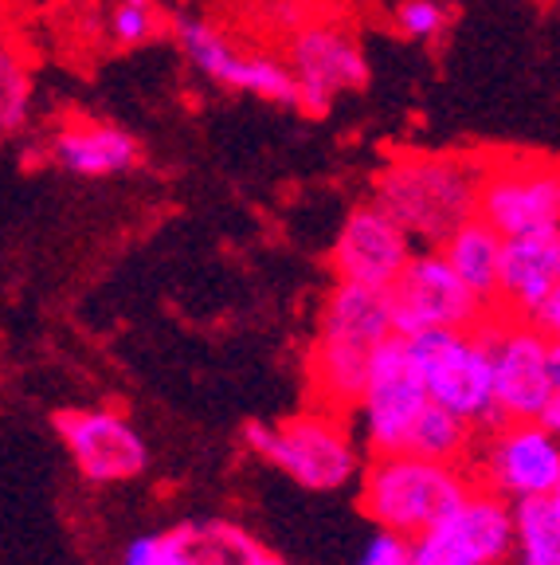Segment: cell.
Returning <instances> with one entry per match:
<instances>
[{
	"mask_svg": "<svg viewBox=\"0 0 560 565\" xmlns=\"http://www.w3.org/2000/svg\"><path fill=\"white\" fill-rule=\"evenodd\" d=\"M478 185L482 153L408 150L380 166L368 201L416 247H439L451 232L474 221Z\"/></svg>",
	"mask_w": 560,
	"mask_h": 565,
	"instance_id": "obj_1",
	"label": "cell"
},
{
	"mask_svg": "<svg viewBox=\"0 0 560 565\" xmlns=\"http://www.w3.org/2000/svg\"><path fill=\"white\" fill-rule=\"evenodd\" d=\"M388 338H396V327L385 291L333 282L306 353L310 405L349 416L368 377V365Z\"/></svg>",
	"mask_w": 560,
	"mask_h": 565,
	"instance_id": "obj_2",
	"label": "cell"
},
{
	"mask_svg": "<svg viewBox=\"0 0 560 565\" xmlns=\"http://www.w3.org/2000/svg\"><path fill=\"white\" fill-rule=\"evenodd\" d=\"M474 334L491 358V388L498 420H537L560 433V342L521 318L498 310L482 318Z\"/></svg>",
	"mask_w": 560,
	"mask_h": 565,
	"instance_id": "obj_3",
	"label": "cell"
},
{
	"mask_svg": "<svg viewBox=\"0 0 560 565\" xmlns=\"http://www.w3.org/2000/svg\"><path fill=\"white\" fill-rule=\"evenodd\" d=\"M360 511L377 530L416 539L463 503L474 479L459 463H439L412 451H388L365 459L360 468Z\"/></svg>",
	"mask_w": 560,
	"mask_h": 565,
	"instance_id": "obj_4",
	"label": "cell"
},
{
	"mask_svg": "<svg viewBox=\"0 0 560 565\" xmlns=\"http://www.w3.org/2000/svg\"><path fill=\"white\" fill-rule=\"evenodd\" d=\"M247 448L306 491H345L360 479L365 444L349 416L302 408L279 424H247Z\"/></svg>",
	"mask_w": 560,
	"mask_h": 565,
	"instance_id": "obj_5",
	"label": "cell"
},
{
	"mask_svg": "<svg viewBox=\"0 0 560 565\" xmlns=\"http://www.w3.org/2000/svg\"><path fill=\"white\" fill-rule=\"evenodd\" d=\"M403 350L412 358L431 405L471 424L474 433L502 424L494 413L491 358L474 330H423L403 338Z\"/></svg>",
	"mask_w": 560,
	"mask_h": 565,
	"instance_id": "obj_6",
	"label": "cell"
},
{
	"mask_svg": "<svg viewBox=\"0 0 560 565\" xmlns=\"http://www.w3.org/2000/svg\"><path fill=\"white\" fill-rule=\"evenodd\" d=\"M474 221L506 236L560 228V173L549 153H482Z\"/></svg>",
	"mask_w": 560,
	"mask_h": 565,
	"instance_id": "obj_7",
	"label": "cell"
},
{
	"mask_svg": "<svg viewBox=\"0 0 560 565\" xmlns=\"http://www.w3.org/2000/svg\"><path fill=\"white\" fill-rule=\"evenodd\" d=\"M282 63L294 83V106L310 118H325L337 98L368 83V55L357 32L330 12H314L298 32L287 35Z\"/></svg>",
	"mask_w": 560,
	"mask_h": 565,
	"instance_id": "obj_8",
	"label": "cell"
},
{
	"mask_svg": "<svg viewBox=\"0 0 560 565\" xmlns=\"http://www.w3.org/2000/svg\"><path fill=\"white\" fill-rule=\"evenodd\" d=\"M474 487L498 494L502 503H521L560 491V444L537 420H502L482 428L466 459Z\"/></svg>",
	"mask_w": 560,
	"mask_h": 565,
	"instance_id": "obj_9",
	"label": "cell"
},
{
	"mask_svg": "<svg viewBox=\"0 0 560 565\" xmlns=\"http://www.w3.org/2000/svg\"><path fill=\"white\" fill-rule=\"evenodd\" d=\"M428 405L431 401L423 393L420 373H416L412 358L403 350V338L396 334L380 345V353L368 365V377L360 385V397L353 405L349 420L368 456H388V451L408 448V436H412L416 420Z\"/></svg>",
	"mask_w": 560,
	"mask_h": 565,
	"instance_id": "obj_10",
	"label": "cell"
},
{
	"mask_svg": "<svg viewBox=\"0 0 560 565\" xmlns=\"http://www.w3.org/2000/svg\"><path fill=\"white\" fill-rule=\"evenodd\" d=\"M173 32L184 60L193 63L208 83L239 90V95H255L263 103L294 106V83H290V71L279 55L263 52V47L236 44L224 28H216L208 17H196V12L176 17Z\"/></svg>",
	"mask_w": 560,
	"mask_h": 565,
	"instance_id": "obj_11",
	"label": "cell"
},
{
	"mask_svg": "<svg viewBox=\"0 0 560 565\" xmlns=\"http://www.w3.org/2000/svg\"><path fill=\"white\" fill-rule=\"evenodd\" d=\"M385 299L400 338L423 334V330H474L491 315L455 279V271L439 256V247H416V256L396 275Z\"/></svg>",
	"mask_w": 560,
	"mask_h": 565,
	"instance_id": "obj_12",
	"label": "cell"
},
{
	"mask_svg": "<svg viewBox=\"0 0 560 565\" xmlns=\"http://www.w3.org/2000/svg\"><path fill=\"white\" fill-rule=\"evenodd\" d=\"M514 514L498 494L474 487L455 511L408 539V565H509Z\"/></svg>",
	"mask_w": 560,
	"mask_h": 565,
	"instance_id": "obj_13",
	"label": "cell"
},
{
	"mask_svg": "<svg viewBox=\"0 0 560 565\" xmlns=\"http://www.w3.org/2000/svg\"><path fill=\"white\" fill-rule=\"evenodd\" d=\"M55 436L71 463L95 487L130 483L149 468V444L138 424L118 408H60Z\"/></svg>",
	"mask_w": 560,
	"mask_h": 565,
	"instance_id": "obj_14",
	"label": "cell"
},
{
	"mask_svg": "<svg viewBox=\"0 0 560 565\" xmlns=\"http://www.w3.org/2000/svg\"><path fill=\"white\" fill-rule=\"evenodd\" d=\"M416 256V244L388 221L373 201L349 209L330 247V267L337 282L368 287V291H388L396 275Z\"/></svg>",
	"mask_w": 560,
	"mask_h": 565,
	"instance_id": "obj_15",
	"label": "cell"
},
{
	"mask_svg": "<svg viewBox=\"0 0 560 565\" xmlns=\"http://www.w3.org/2000/svg\"><path fill=\"white\" fill-rule=\"evenodd\" d=\"M552 295H560V228L502 239L494 310L526 322Z\"/></svg>",
	"mask_w": 560,
	"mask_h": 565,
	"instance_id": "obj_16",
	"label": "cell"
},
{
	"mask_svg": "<svg viewBox=\"0 0 560 565\" xmlns=\"http://www.w3.org/2000/svg\"><path fill=\"white\" fill-rule=\"evenodd\" d=\"M47 161L63 173L75 177H122L141 166V141L115 122H95V118H71L55 126L47 138Z\"/></svg>",
	"mask_w": 560,
	"mask_h": 565,
	"instance_id": "obj_17",
	"label": "cell"
},
{
	"mask_svg": "<svg viewBox=\"0 0 560 565\" xmlns=\"http://www.w3.org/2000/svg\"><path fill=\"white\" fill-rule=\"evenodd\" d=\"M251 542L247 530L224 519L181 522L161 534H141L122 550L118 565H228Z\"/></svg>",
	"mask_w": 560,
	"mask_h": 565,
	"instance_id": "obj_18",
	"label": "cell"
},
{
	"mask_svg": "<svg viewBox=\"0 0 560 565\" xmlns=\"http://www.w3.org/2000/svg\"><path fill=\"white\" fill-rule=\"evenodd\" d=\"M439 256L446 259V267L455 271V279L466 291L482 302L486 310H494V291H498V256H502V236L494 228H486L482 221H466L463 228H455L451 236L439 244Z\"/></svg>",
	"mask_w": 560,
	"mask_h": 565,
	"instance_id": "obj_19",
	"label": "cell"
},
{
	"mask_svg": "<svg viewBox=\"0 0 560 565\" xmlns=\"http://www.w3.org/2000/svg\"><path fill=\"white\" fill-rule=\"evenodd\" d=\"M514 550L509 565H560V491L509 503Z\"/></svg>",
	"mask_w": 560,
	"mask_h": 565,
	"instance_id": "obj_20",
	"label": "cell"
},
{
	"mask_svg": "<svg viewBox=\"0 0 560 565\" xmlns=\"http://www.w3.org/2000/svg\"><path fill=\"white\" fill-rule=\"evenodd\" d=\"M35 71L17 35L0 28V138H12L32 122Z\"/></svg>",
	"mask_w": 560,
	"mask_h": 565,
	"instance_id": "obj_21",
	"label": "cell"
},
{
	"mask_svg": "<svg viewBox=\"0 0 560 565\" xmlns=\"http://www.w3.org/2000/svg\"><path fill=\"white\" fill-rule=\"evenodd\" d=\"M478 440L471 424H463L459 416L443 413V408L428 405L416 420L412 436H408V448L412 456H423V459H439V463H459L466 468V459H471V448Z\"/></svg>",
	"mask_w": 560,
	"mask_h": 565,
	"instance_id": "obj_22",
	"label": "cell"
},
{
	"mask_svg": "<svg viewBox=\"0 0 560 565\" xmlns=\"http://www.w3.org/2000/svg\"><path fill=\"white\" fill-rule=\"evenodd\" d=\"M161 32L158 0H115L106 17V35L115 47H141Z\"/></svg>",
	"mask_w": 560,
	"mask_h": 565,
	"instance_id": "obj_23",
	"label": "cell"
},
{
	"mask_svg": "<svg viewBox=\"0 0 560 565\" xmlns=\"http://www.w3.org/2000/svg\"><path fill=\"white\" fill-rule=\"evenodd\" d=\"M392 20L400 35L428 44V40H439V35L446 32V24H451V4H443V0H400Z\"/></svg>",
	"mask_w": 560,
	"mask_h": 565,
	"instance_id": "obj_24",
	"label": "cell"
},
{
	"mask_svg": "<svg viewBox=\"0 0 560 565\" xmlns=\"http://www.w3.org/2000/svg\"><path fill=\"white\" fill-rule=\"evenodd\" d=\"M357 565H408V539L377 530V534L368 539V546L360 550Z\"/></svg>",
	"mask_w": 560,
	"mask_h": 565,
	"instance_id": "obj_25",
	"label": "cell"
},
{
	"mask_svg": "<svg viewBox=\"0 0 560 565\" xmlns=\"http://www.w3.org/2000/svg\"><path fill=\"white\" fill-rule=\"evenodd\" d=\"M310 17H314V12H310L302 0H267V24H271L274 32H287V35L298 32Z\"/></svg>",
	"mask_w": 560,
	"mask_h": 565,
	"instance_id": "obj_26",
	"label": "cell"
},
{
	"mask_svg": "<svg viewBox=\"0 0 560 565\" xmlns=\"http://www.w3.org/2000/svg\"><path fill=\"white\" fill-rule=\"evenodd\" d=\"M228 565H287V562H282V557H274L271 550H263V546H259V542L251 539L244 550H239L236 557H231Z\"/></svg>",
	"mask_w": 560,
	"mask_h": 565,
	"instance_id": "obj_27",
	"label": "cell"
},
{
	"mask_svg": "<svg viewBox=\"0 0 560 565\" xmlns=\"http://www.w3.org/2000/svg\"><path fill=\"white\" fill-rule=\"evenodd\" d=\"M310 12H333V9H342L345 0H302Z\"/></svg>",
	"mask_w": 560,
	"mask_h": 565,
	"instance_id": "obj_28",
	"label": "cell"
}]
</instances>
